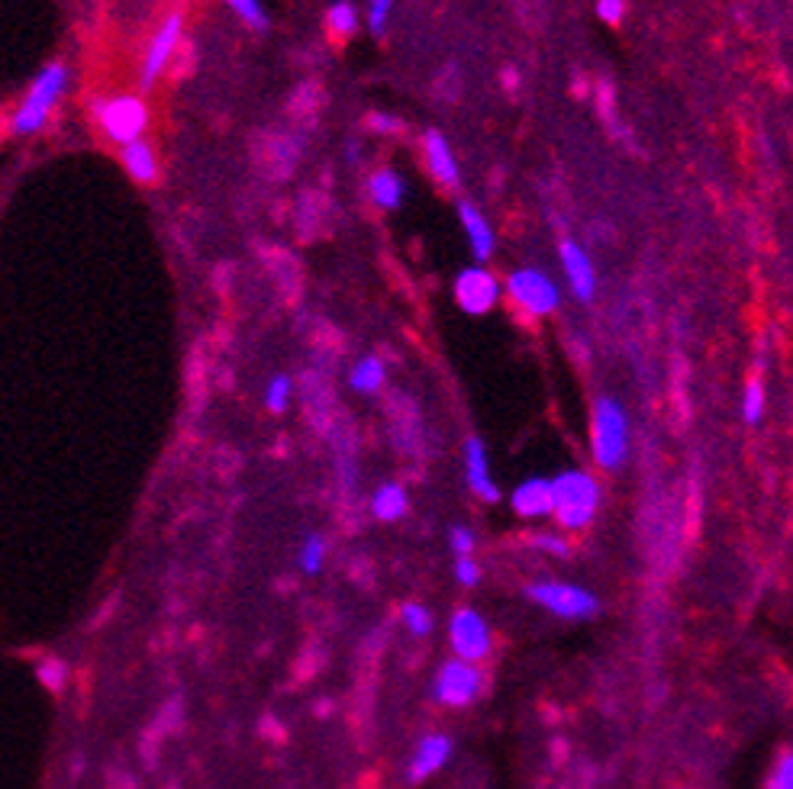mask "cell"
<instances>
[{
    "label": "cell",
    "instance_id": "52a82bcc",
    "mask_svg": "<svg viewBox=\"0 0 793 789\" xmlns=\"http://www.w3.org/2000/svg\"><path fill=\"white\" fill-rule=\"evenodd\" d=\"M181 33H184V16L181 13H169L159 30L152 33L149 39V49H146V58H142V71H139V84L142 88H152L159 81V74L169 68L171 56L181 43Z\"/></svg>",
    "mask_w": 793,
    "mask_h": 789
},
{
    "label": "cell",
    "instance_id": "8992f818",
    "mask_svg": "<svg viewBox=\"0 0 793 789\" xmlns=\"http://www.w3.org/2000/svg\"><path fill=\"white\" fill-rule=\"evenodd\" d=\"M513 303L522 306L526 313L532 316H545L552 310H559V287L552 278H545L542 271L536 268H519L513 271L510 281H507Z\"/></svg>",
    "mask_w": 793,
    "mask_h": 789
},
{
    "label": "cell",
    "instance_id": "d6a6232c",
    "mask_svg": "<svg viewBox=\"0 0 793 789\" xmlns=\"http://www.w3.org/2000/svg\"><path fill=\"white\" fill-rule=\"evenodd\" d=\"M623 3L620 0H600L597 3V13H600V20H607V23H620L623 20Z\"/></svg>",
    "mask_w": 793,
    "mask_h": 789
},
{
    "label": "cell",
    "instance_id": "9a60e30c",
    "mask_svg": "<svg viewBox=\"0 0 793 789\" xmlns=\"http://www.w3.org/2000/svg\"><path fill=\"white\" fill-rule=\"evenodd\" d=\"M513 509L526 519L552 515V480L549 477H532L516 487L513 494Z\"/></svg>",
    "mask_w": 793,
    "mask_h": 789
},
{
    "label": "cell",
    "instance_id": "5b68a950",
    "mask_svg": "<svg viewBox=\"0 0 793 789\" xmlns=\"http://www.w3.org/2000/svg\"><path fill=\"white\" fill-rule=\"evenodd\" d=\"M526 593H529V600H536L539 606H545L549 613H555L562 619H590L600 610L594 593L571 587V583H529Z\"/></svg>",
    "mask_w": 793,
    "mask_h": 789
},
{
    "label": "cell",
    "instance_id": "ffe728a7",
    "mask_svg": "<svg viewBox=\"0 0 793 789\" xmlns=\"http://www.w3.org/2000/svg\"><path fill=\"white\" fill-rule=\"evenodd\" d=\"M384 364L378 361V358H361L358 364H355V371H352V378H348V384H352V391H361V394H375L381 384H384Z\"/></svg>",
    "mask_w": 793,
    "mask_h": 789
},
{
    "label": "cell",
    "instance_id": "4fadbf2b",
    "mask_svg": "<svg viewBox=\"0 0 793 789\" xmlns=\"http://www.w3.org/2000/svg\"><path fill=\"white\" fill-rule=\"evenodd\" d=\"M423 152H426V165L433 171V177L446 187H458V165H455L449 139L439 129H429L423 136Z\"/></svg>",
    "mask_w": 793,
    "mask_h": 789
},
{
    "label": "cell",
    "instance_id": "484cf974",
    "mask_svg": "<svg viewBox=\"0 0 793 789\" xmlns=\"http://www.w3.org/2000/svg\"><path fill=\"white\" fill-rule=\"evenodd\" d=\"M323 552H326L323 538H320V535H310L307 545H303V552H300V567H303L307 573H317V570L323 567Z\"/></svg>",
    "mask_w": 793,
    "mask_h": 789
},
{
    "label": "cell",
    "instance_id": "d4e9b609",
    "mask_svg": "<svg viewBox=\"0 0 793 789\" xmlns=\"http://www.w3.org/2000/svg\"><path fill=\"white\" fill-rule=\"evenodd\" d=\"M232 10L239 13L242 23H249L252 30H268V13L255 3V0H235Z\"/></svg>",
    "mask_w": 793,
    "mask_h": 789
},
{
    "label": "cell",
    "instance_id": "7402d4cb",
    "mask_svg": "<svg viewBox=\"0 0 793 789\" xmlns=\"http://www.w3.org/2000/svg\"><path fill=\"white\" fill-rule=\"evenodd\" d=\"M36 674L43 680V686H49L53 693H58V689L65 686V680H68V668H65V661H58V658H46V661H39Z\"/></svg>",
    "mask_w": 793,
    "mask_h": 789
},
{
    "label": "cell",
    "instance_id": "603a6c76",
    "mask_svg": "<svg viewBox=\"0 0 793 789\" xmlns=\"http://www.w3.org/2000/svg\"><path fill=\"white\" fill-rule=\"evenodd\" d=\"M287 399H290V378L287 374H278L268 381V391H265V403L272 413H284L287 409Z\"/></svg>",
    "mask_w": 793,
    "mask_h": 789
},
{
    "label": "cell",
    "instance_id": "277c9868",
    "mask_svg": "<svg viewBox=\"0 0 793 789\" xmlns=\"http://www.w3.org/2000/svg\"><path fill=\"white\" fill-rule=\"evenodd\" d=\"M97 123L101 129L107 132V139H114L119 146H129L136 139H142L146 126H149V111L139 97H111V101H101L97 107Z\"/></svg>",
    "mask_w": 793,
    "mask_h": 789
},
{
    "label": "cell",
    "instance_id": "44dd1931",
    "mask_svg": "<svg viewBox=\"0 0 793 789\" xmlns=\"http://www.w3.org/2000/svg\"><path fill=\"white\" fill-rule=\"evenodd\" d=\"M326 26L336 39H348L358 26V16H355V7L352 3H333L330 13H326Z\"/></svg>",
    "mask_w": 793,
    "mask_h": 789
},
{
    "label": "cell",
    "instance_id": "8fae6325",
    "mask_svg": "<svg viewBox=\"0 0 793 789\" xmlns=\"http://www.w3.org/2000/svg\"><path fill=\"white\" fill-rule=\"evenodd\" d=\"M559 252H562V265H565L571 290H574L581 300H590L594 290H597V275H594V265H590L587 252H584L577 242H571V239H565V242L559 245Z\"/></svg>",
    "mask_w": 793,
    "mask_h": 789
},
{
    "label": "cell",
    "instance_id": "7a4b0ae2",
    "mask_svg": "<svg viewBox=\"0 0 793 789\" xmlns=\"http://www.w3.org/2000/svg\"><path fill=\"white\" fill-rule=\"evenodd\" d=\"M600 507V484L584 471H565L552 480V512L565 529H584Z\"/></svg>",
    "mask_w": 793,
    "mask_h": 789
},
{
    "label": "cell",
    "instance_id": "1f68e13d",
    "mask_svg": "<svg viewBox=\"0 0 793 789\" xmlns=\"http://www.w3.org/2000/svg\"><path fill=\"white\" fill-rule=\"evenodd\" d=\"M388 13H391V3H384V0H375V3H371V10H368V26H371V33H384Z\"/></svg>",
    "mask_w": 793,
    "mask_h": 789
},
{
    "label": "cell",
    "instance_id": "d6986e66",
    "mask_svg": "<svg viewBox=\"0 0 793 789\" xmlns=\"http://www.w3.org/2000/svg\"><path fill=\"white\" fill-rule=\"evenodd\" d=\"M371 512L381 519V522H394L406 512V494L400 484H384L375 497H371Z\"/></svg>",
    "mask_w": 793,
    "mask_h": 789
},
{
    "label": "cell",
    "instance_id": "2e32d148",
    "mask_svg": "<svg viewBox=\"0 0 793 789\" xmlns=\"http://www.w3.org/2000/svg\"><path fill=\"white\" fill-rule=\"evenodd\" d=\"M458 217H461V225H464V232H468V242H471L474 258H478V262H487L491 252H494V232H491L487 220L481 217V210H478L474 204H461V207H458Z\"/></svg>",
    "mask_w": 793,
    "mask_h": 789
},
{
    "label": "cell",
    "instance_id": "f1b7e54d",
    "mask_svg": "<svg viewBox=\"0 0 793 789\" xmlns=\"http://www.w3.org/2000/svg\"><path fill=\"white\" fill-rule=\"evenodd\" d=\"M368 126L375 129V132H384V136H396L400 129H403V123L391 116V113H371L368 116Z\"/></svg>",
    "mask_w": 793,
    "mask_h": 789
},
{
    "label": "cell",
    "instance_id": "6da1fadb",
    "mask_svg": "<svg viewBox=\"0 0 793 789\" xmlns=\"http://www.w3.org/2000/svg\"><path fill=\"white\" fill-rule=\"evenodd\" d=\"M65 88H68V65H65V61H49V65L33 78L26 97L20 101V107L10 116V132H13V136H23V139H26V136H36V132L49 123V116H53L56 104L61 101Z\"/></svg>",
    "mask_w": 793,
    "mask_h": 789
},
{
    "label": "cell",
    "instance_id": "e0dca14e",
    "mask_svg": "<svg viewBox=\"0 0 793 789\" xmlns=\"http://www.w3.org/2000/svg\"><path fill=\"white\" fill-rule=\"evenodd\" d=\"M123 169L129 171L133 181L139 184H152L159 177V159H156V149L146 142V139H136L129 146H123Z\"/></svg>",
    "mask_w": 793,
    "mask_h": 789
},
{
    "label": "cell",
    "instance_id": "30bf717a",
    "mask_svg": "<svg viewBox=\"0 0 793 789\" xmlns=\"http://www.w3.org/2000/svg\"><path fill=\"white\" fill-rule=\"evenodd\" d=\"M478 689H481V674L464 661H449L436 680V696L446 706H468L478 696Z\"/></svg>",
    "mask_w": 793,
    "mask_h": 789
},
{
    "label": "cell",
    "instance_id": "f546056e",
    "mask_svg": "<svg viewBox=\"0 0 793 789\" xmlns=\"http://www.w3.org/2000/svg\"><path fill=\"white\" fill-rule=\"evenodd\" d=\"M449 542H452V552L458 558H471V552H474V535H471L468 529H452Z\"/></svg>",
    "mask_w": 793,
    "mask_h": 789
},
{
    "label": "cell",
    "instance_id": "cb8c5ba5",
    "mask_svg": "<svg viewBox=\"0 0 793 789\" xmlns=\"http://www.w3.org/2000/svg\"><path fill=\"white\" fill-rule=\"evenodd\" d=\"M400 619H403V625H406L413 635H426V631L433 628V616H429L420 603H406V606L400 610Z\"/></svg>",
    "mask_w": 793,
    "mask_h": 789
},
{
    "label": "cell",
    "instance_id": "3957f363",
    "mask_svg": "<svg viewBox=\"0 0 793 789\" xmlns=\"http://www.w3.org/2000/svg\"><path fill=\"white\" fill-rule=\"evenodd\" d=\"M629 451V422L623 406L610 396H600L594 406V457L604 471H617Z\"/></svg>",
    "mask_w": 793,
    "mask_h": 789
},
{
    "label": "cell",
    "instance_id": "ac0fdd59",
    "mask_svg": "<svg viewBox=\"0 0 793 789\" xmlns=\"http://www.w3.org/2000/svg\"><path fill=\"white\" fill-rule=\"evenodd\" d=\"M368 194L378 207L384 210H396L403 204V181L396 177L394 171H375L371 181H368Z\"/></svg>",
    "mask_w": 793,
    "mask_h": 789
},
{
    "label": "cell",
    "instance_id": "ba28073f",
    "mask_svg": "<svg viewBox=\"0 0 793 789\" xmlns=\"http://www.w3.org/2000/svg\"><path fill=\"white\" fill-rule=\"evenodd\" d=\"M497 297H501V283L484 268H468L455 281V300L471 316H481V313L494 310Z\"/></svg>",
    "mask_w": 793,
    "mask_h": 789
},
{
    "label": "cell",
    "instance_id": "5bb4252c",
    "mask_svg": "<svg viewBox=\"0 0 793 789\" xmlns=\"http://www.w3.org/2000/svg\"><path fill=\"white\" fill-rule=\"evenodd\" d=\"M449 757H452V738H446V734H429V738H423V744L416 747L413 764H410V780L420 784L423 777L436 774Z\"/></svg>",
    "mask_w": 793,
    "mask_h": 789
},
{
    "label": "cell",
    "instance_id": "83f0119b",
    "mask_svg": "<svg viewBox=\"0 0 793 789\" xmlns=\"http://www.w3.org/2000/svg\"><path fill=\"white\" fill-rule=\"evenodd\" d=\"M768 789H793V757L791 754H784V757L778 761V770H774V777H771Z\"/></svg>",
    "mask_w": 793,
    "mask_h": 789
},
{
    "label": "cell",
    "instance_id": "4316f807",
    "mask_svg": "<svg viewBox=\"0 0 793 789\" xmlns=\"http://www.w3.org/2000/svg\"><path fill=\"white\" fill-rule=\"evenodd\" d=\"M742 413H745V422H758V419H761V413H765V391H761L758 381H751V384L745 387V406H742Z\"/></svg>",
    "mask_w": 793,
    "mask_h": 789
},
{
    "label": "cell",
    "instance_id": "9c48e42d",
    "mask_svg": "<svg viewBox=\"0 0 793 789\" xmlns=\"http://www.w3.org/2000/svg\"><path fill=\"white\" fill-rule=\"evenodd\" d=\"M452 648L464 664L487 658L491 651V628L474 610H458L452 616Z\"/></svg>",
    "mask_w": 793,
    "mask_h": 789
},
{
    "label": "cell",
    "instance_id": "7c38bea8",
    "mask_svg": "<svg viewBox=\"0 0 793 789\" xmlns=\"http://www.w3.org/2000/svg\"><path fill=\"white\" fill-rule=\"evenodd\" d=\"M464 467H468V487L474 490V497L494 503L501 500V490L491 477V464H487V451L481 445V439H468L464 445Z\"/></svg>",
    "mask_w": 793,
    "mask_h": 789
},
{
    "label": "cell",
    "instance_id": "836d02e7",
    "mask_svg": "<svg viewBox=\"0 0 793 789\" xmlns=\"http://www.w3.org/2000/svg\"><path fill=\"white\" fill-rule=\"evenodd\" d=\"M532 545L542 548V552H552V555H567V545L562 538H555V535H536Z\"/></svg>",
    "mask_w": 793,
    "mask_h": 789
},
{
    "label": "cell",
    "instance_id": "4dcf8cb0",
    "mask_svg": "<svg viewBox=\"0 0 793 789\" xmlns=\"http://www.w3.org/2000/svg\"><path fill=\"white\" fill-rule=\"evenodd\" d=\"M455 577H458L461 587H474V583L481 580V570H478V564L471 561V558H458V564H455Z\"/></svg>",
    "mask_w": 793,
    "mask_h": 789
}]
</instances>
